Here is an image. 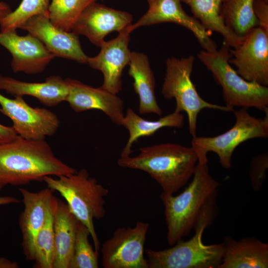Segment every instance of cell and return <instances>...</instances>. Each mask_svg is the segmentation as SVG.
Segmentation results:
<instances>
[{
	"instance_id": "6da1fadb",
	"label": "cell",
	"mask_w": 268,
	"mask_h": 268,
	"mask_svg": "<svg viewBox=\"0 0 268 268\" xmlns=\"http://www.w3.org/2000/svg\"><path fill=\"white\" fill-rule=\"evenodd\" d=\"M76 172L55 156L45 139L18 135L13 140L0 144V190L7 185L21 186L42 181L46 176Z\"/></svg>"
},
{
	"instance_id": "7a4b0ae2",
	"label": "cell",
	"mask_w": 268,
	"mask_h": 268,
	"mask_svg": "<svg viewBox=\"0 0 268 268\" xmlns=\"http://www.w3.org/2000/svg\"><path fill=\"white\" fill-rule=\"evenodd\" d=\"M198 162L191 183L179 195L162 193L167 229V240L171 246L187 236L201 213L215 201L219 183L209 173L206 155L198 156Z\"/></svg>"
},
{
	"instance_id": "3957f363",
	"label": "cell",
	"mask_w": 268,
	"mask_h": 268,
	"mask_svg": "<svg viewBox=\"0 0 268 268\" xmlns=\"http://www.w3.org/2000/svg\"><path fill=\"white\" fill-rule=\"evenodd\" d=\"M198 158L192 146L164 143L141 147L134 157L121 156L117 164L147 173L160 186L162 193L173 195L192 177Z\"/></svg>"
},
{
	"instance_id": "277c9868",
	"label": "cell",
	"mask_w": 268,
	"mask_h": 268,
	"mask_svg": "<svg viewBox=\"0 0 268 268\" xmlns=\"http://www.w3.org/2000/svg\"><path fill=\"white\" fill-rule=\"evenodd\" d=\"M215 206V200L203 209L194 227L195 234L189 240H181L162 250L147 249L148 268H218L223 243L205 245L202 241L204 230L214 217Z\"/></svg>"
},
{
	"instance_id": "5b68a950",
	"label": "cell",
	"mask_w": 268,
	"mask_h": 268,
	"mask_svg": "<svg viewBox=\"0 0 268 268\" xmlns=\"http://www.w3.org/2000/svg\"><path fill=\"white\" fill-rule=\"evenodd\" d=\"M57 179L46 176L43 181L65 199L70 210L88 229L94 249L99 252L100 243L94 228V219H102L106 214L105 198L109 190L89 176L84 169Z\"/></svg>"
},
{
	"instance_id": "8992f818",
	"label": "cell",
	"mask_w": 268,
	"mask_h": 268,
	"mask_svg": "<svg viewBox=\"0 0 268 268\" xmlns=\"http://www.w3.org/2000/svg\"><path fill=\"white\" fill-rule=\"evenodd\" d=\"M230 49L223 42L219 50H203L197 56L221 86L226 106L232 109L234 107H253L268 112V86L247 81L239 75L229 63L232 57Z\"/></svg>"
},
{
	"instance_id": "52a82bcc",
	"label": "cell",
	"mask_w": 268,
	"mask_h": 268,
	"mask_svg": "<svg viewBox=\"0 0 268 268\" xmlns=\"http://www.w3.org/2000/svg\"><path fill=\"white\" fill-rule=\"evenodd\" d=\"M194 61L193 55L181 59H167L162 88L165 99H175V110L187 114L189 132L193 137L196 136L197 118L202 109L208 108L225 112L234 110L226 106L209 103L200 96L191 78Z\"/></svg>"
},
{
	"instance_id": "ba28073f",
	"label": "cell",
	"mask_w": 268,
	"mask_h": 268,
	"mask_svg": "<svg viewBox=\"0 0 268 268\" xmlns=\"http://www.w3.org/2000/svg\"><path fill=\"white\" fill-rule=\"evenodd\" d=\"M233 112L236 122L229 130L213 137L196 136L191 142V146L198 155L213 152L218 156L221 166L226 169L231 168L233 153L241 143L253 138L268 137V112L264 118L251 116L243 108Z\"/></svg>"
},
{
	"instance_id": "9c48e42d",
	"label": "cell",
	"mask_w": 268,
	"mask_h": 268,
	"mask_svg": "<svg viewBox=\"0 0 268 268\" xmlns=\"http://www.w3.org/2000/svg\"><path fill=\"white\" fill-rule=\"evenodd\" d=\"M148 223L137 221L133 227H120L100 247L104 268H148L144 247Z\"/></svg>"
},
{
	"instance_id": "30bf717a",
	"label": "cell",
	"mask_w": 268,
	"mask_h": 268,
	"mask_svg": "<svg viewBox=\"0 0 268 268\" xmlns=\"http://www.w3.org/2000/svg\"><path fill=\"white\" fill-rule=\"evenodd\" d=\"M0 112L11 119L12 127L22 137L45 139L59 128L60 121L55 114L47 109L31 107L22 96L9 99L0 93Z\"/></svg>"
},
{
	"instance_id": "8fae6325",
	"label": "cell",
	"mask_w": 268,
	"mask_h": 268,
	"mask_svg": "<svg viewBox=\"0 0 268 268\" xmlns=\"http://www.w3.org/2000/svg\"><path fill=\"white\" fill-rule=\"evenodd\" d=\"M229 64L244 79L268 86V33L259 27L252 29L237 47L230 49Z\"/></svg>"
},
{
	"instance_id": "7c38bea8",
	"label": "cell",
	"mask_w": 268,
	"mask_h": 268,
	"mask_svg": "<svg viewBox=\"0 0 268 268\" xmlns=\"http://www.w3.org/2000/svg\"><path fill=\"white\" fill-rule=\"evenodd\" d=\"M180 0H154L148 10L135 23L128 26L131 33L140 27L164 22L177 24L191 31L204 50H217L211 39V32L207 30L195 17L188 15L183 8Z\"/></svg>"
},
{
	"instance_id": "4fadbf2b",
	"label": "cell",
	"mask_w": 268,
	"mask_h": 268,
	"mask_svg": "<svg viewBox=\"0 0 268 268\" xmlns=\"http://www.w3.org/2000/svg\"><path fill=\"white\" fill-rule=\"evenodd\" d=\"M130 33L127 26L114 39L105 41L100 47L99 54L87 60V64L103 73L101 87L116 94L122 90L123 72L130 61Z\"/></svg>"
},
{
	"instance_id": "5bb4252c",
	"label": "cell",
	"mask_w": 268,
	"mask_h": 268,
	"mask_svg": "<svg viewBox=\"0 0 268 268\" xmlns=\"http://www.w3.org/2000/svg\"><path fill=\"white\" fill-rule=\"evenodd\" d=\"M129 12L116 10L95 2L88 6L74 22L71 32L83 35L100 47L105 37L113 31L120 32L132 23Z\"/></svg>"
},
{
	"instance_id": "9a60e30c",
	"label": "cell",
	"mask_w": 268,
	"mask_h": 268,
	"mask_svg": "<svg viewBox=\"0 0 268 268\" xmlns=\"http://www.w3.org/2000/svg\"><path fill=\"white\" fill-rule=\"evenodd\" d=\"M0 45L11 54V67L14 72L38 74L55 57L40 40L29 33L21 36L16 30L1 32Z\"/></svg>"
},
{
	"instance_id": "2e32d148",
	"label": "cell",
	"mask_w": 268,
	"mask_h": 268,
	"mask_svg": "<svg viewBox=\"0 0 268 268\" xmlns=\"http://www.w3.org/2000/svg\"><path fill=\"white\" fill-rule=\"evenodd\" d=\"M19 28L37 37L55 57L87 64L88 57L82 50L78 35L55 26L48 15L34 16Z\"/></svg>"
},
{
	"instance_id": "e0dca14e",
	"label": "cell",
	"mask_w": 268,
	"mask_h": 268,
	"mask_svg": "<svg viewBox=\"0 0 268 268\" xmlns=\"http://www.w3.org/2000/svg\"><path fill=\"white\" fill-rule=\"evenodd\" d=\"M22 198L24 209L19 217L22 233V247L26 259L33 261L35 242L52 208L56 197L49 187L38 192H32L22 188L18 189Z\"/></svg>"
},
{
	"instance_id": "ac0fdd59",
	"label": "cell",
	"mask_w": 268,
	"mask_h": 268,
	"mask_svg": "<svg viewBox=\"0 0 268 268\" xmlns=\"http://www.w3.org/2000/svg\"><path fill=\"white\" fill-rule=\"evenodd\" d=\"M66 80L68 85L66 101L74 111L100 110L113 123L123 126L125 116L124 101L117 94L101 86L95 88L76 79L67 78Z\"/></svg>"
},
{
	"instance_id": "d6986e66",
	"label": "cell",
	"mask_w": 268,
	"mask_h": 268,
	"mask_svg": "<svg viewBox=\"0 0 268 268\" xmlns=\"http://www.w3.org/2000/svg\"><path fill=\"white\" fill-rule=\"evenodd\" d=\"M0 90L14 97L31 96L45 106L55 107L66 101L68 85L58 75L49 76L42 82H29L0 74Z\"/></svg>"
},
{
	"instance_id": "ffe728a7",
	"label": "cell",
	"mask_w": 268,
	"mask_h": 268,
	"mask_svg": "<svg viewBox=\"0 0 268 268\" xmlns=\"http://www.w3.org/2000/svg\"><path fill=\"white\" fill-rule=\"evenodd\" d=\"M224 251L218 268H267L268 244L256 238L245 237L237 241L226 237Z\"/></svg>"
},
{
	"instance_id": "44dd1931",
	"label": "cell",
	"mask_w": 268,
	"mask_h": 268,
	"mask_svg": "<svg viewBox=\"0 0 268 268\" xmlns=\"http://www.w3.org/2000/svg\"><path fill=\"white\" fill-rule=\"evenodd\" d=\"M77 221L67 203L57 198L53 211L55 252L53 268H69Z\"/></svg>"
},
{
	"instance_id": "7402d4cb",
	"label": "cell",
	"mask_w": 268,
	"mask_h": 268,
	"mask_svg": "<svg viewBox=\"0 0 268 268\" xmlns=\"http://www.w3.org/2000/svg\"><path fill=\"white\" fill-rule=\"evenodd\" d=\"M128 73L133 79V87L139 98L140 114L153 113L159 116L162 110L155 96V81L148 57L142 53L132 52Z\"/></svg>"
},
{
	"instance_id": "603a6c76",
	"label": "cell",
	"mask_w": 268,
	"mask_h": 268,
	"mask_svg": "<svg viewBox=\"0 0 268 268\" xmlns=\"http://www.w3.org/2000/svg\"><path fill=\"white\" fill-rule=\"evenodd\" d=\"M181 113L175 110L172 113L158 120L149 121L140 117L132 108H128L124 116L123 126L128 130L129 136L121 156H130L133 143L141 137L151 136L165 127H182L185 116Z\"/></svg>"
},
{
	"instance_id": "cb8c5ba5",
	"label": "cell",
	"mask_w": 268,
	"mask_h": 268,
	"mask_svg": "<svg viewBox=\"0 0 268 268\" xmlns=\"http://www.w3.org/2000/svg\"><path fill=\"white\" fill-rule=\"evenodd\" d=\"M191 8L193 16L208 31L221 34L230 48L238 46L243 38L239 37L224 23L221 15L223 0H180Z\"/></svg>"
},
{
	"instance_id": "d4e9b609",
	"label": "cell",
	"mask_w": 268,
	"mask_h": 268,
	"mask_svg": "<svg viewBox=\"0 0 268 268\" xmlns=\"http://www.w3.org/2000/svg\"><path fill=\"white\" fill-rule=\"evenodd\" d=\"M254 0H223L221 15L225 25L239 37L243 38L258 27L253 11Z\"/></svg>"
},
{
	"instance_id": "484cf974",
	"label": "cell",
	"mask_w": 268,
	"mask_h": 268,
	"mask_svg": "<svg viewBox=\"0 0 268 268\" xmlns=\"http://www.w3.org/2000/svg\"><path fill=\"white\" fill-rule=\"evenodd\" d=\"M97 0H52L48 15L52 23L59 28L70 32L81 13Z\"/></svg>"
},
{
	"instance_id": "4316f807",
	"label": "cell",
	"mask_w": 268,
	"mask_h": 268,
	"mask_svg": "<svg viewBox=\"0 0 268 268\" xmlns=\"http://www.w3.org/2000/svg\"><path fill=\"white\" fill-rule=\"evenodd\" d=\"M56 199L35 239L33 261L36 268H53L55 252L53 211Z\"/></svg>"
},
{
	"instance_id": "83f0119b",
	"label": "cell",
	"mask_w": 268,
	"mask_h": 268,
	"mask_svg": "<svg viewBox=\"0 0 268 268\" xmlns=\"http://www.w3.org/2000/svg\"><path fill=\"white\" fill-rule=\"evenodd\" d=\"M49 5V0H22L15 10L0 19L1 32L15 31L34 16L48 15Z\"/></svg>"
},
{
	"instance_id": "f1b7e54d",
	"label": "cell",
	"mask_w": 268,
	"mask_h": 268,
	"mask_svg": "<svg viewBox=\"0 0 268 268\" xmlns=\"http://www.w3.org/2000/svg\"><path fill=\"white\" fill-rule=\"evenodd\" d=\"M88 228L78 220L73 256L69 268H98L99 252L89 242Z\"/></svg>"
},
{
	"instance_id": "f546056e",
	"label": "cell",
	"mask_w": 268,
	"mask_h": 268,
	"mask_svg": "<svg viewBox=\"0 0 268 268\" xmlns=\"http://www.w3.org/2000/svg\"><path fill=\"white\" fill-rule=\"evenodd\" d=\"M268 168V152L256 156L252 160L250 177L252 186L255 191H259L265 180Z\"/></svg>"
},
{
	"instance_id": "4dcf8cb0",
	"label": "cell",
	"mask_w": 268,
	"mask_h": 268,
	"mask_svg": "<svg viewBox=\"0 0 268 268\" xmlns=\"http://www.w3.org/2000/svg\"><path fill=\"white\" fill-rule=\"evenodd\" d=\"M253 11L258 27L268 33V0H254Z\"/></svg>"
},
{
	"instance_id": "1f68e13d",
	"label": "cell",
	"mask_w": 268,
	"mask_h": 268,
	"mask_svg": "<svg viewBox=\"0 0 268 268\" xmlns=\"http://www.w3.org/2000/svg\"><path fill=\"white\" fill-rule=\"evenodd\" d=\"M17 135L12 126H5L0 124V144L13 140Z\"/></svg>"
},
{
	"instance_id": "d6a6232c",
	"label": "cell",
	"mask_w": 268,
	"mask_h": 268,
	"mask_svg": "<svg viewBox=\"0 0 268 268\" xmlns=\"http://www.w3.org/2000/svg\"><path fill=\"white\" fill-rule=\"evenodd\" d=\"M19 264L5 258H0V268H18Z\"/></svg>"
},
{
	"instance_id": "836d02e7",
	"label": "cell",
	"mask_w": 268,
	"mask_h": 268,
	"mask_svg": "<svg viewBox=\"0 0 268 268\" xmlns=\"http://www.w3.org/2000/svg\"><path fill=\"white\" fill-rule=\"evenodd\" d=\"M12 11L10 6L3 1H0V19Z\"/></svg>"
},
{
	"instance_id": "e575fe53",
	"label": "cell",
	"mask_w": 268,
	"mask_h": 268,
	"mask_svg": "<svg viewBox=\"0 0 268 268\" xmlns=\"http://www.w3.org/2000/svg\"><path fill=\"white\" fill-rule=\"evenodd\" d=\"M19 201L15 198L10 196L0 197V205H5L10 203H16Z\"/></svg>"
},
{
	"instance_id": "d590c367",
	"label": "cell",
	"mask_w": 268,
	"mask_h": 268,
	"mask_svg": "<svg viewBox=\"0 0 268 268\" xmlns=\"http://www.w3.org/2000/svg\"><path fill=\"white\" fill-rule=\"evenodd\" d=\"M147 0V2L149 4V5L150 4H151L154 0Z\"/></svg>"
}]
</instances>
